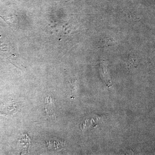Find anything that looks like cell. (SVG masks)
<instances>
[{
    "instance_id": "cell-1",
    "label": "cell",
    "mask_w": 155,
    "mask_h": 155,
    "mask_svg": "<svg viewBox=\"0 0 155 155\" xmlns=\"http://www.w3.org/2000/svg\"><path fill=\"white\" fill-rule=\"evenodd\" d=\"M30 139L27 134L24 136L21 139L19 140L17 143V149L22 153H29L30 146Z\"/></svg>"
},
{
    "instance_id": "cell-2",
    "label": "cell",
    "mask_w": 155,
    "mask_h": 155,
    "mask_svg": "<svg viewBox=\"0 0 155 155\" xmlns=\"http://www.w3.org/2000/svg\"><path fill=\"white\" fill-rule=\"evenodd\" d=\"M45 110L47 114L51 118H55L54 113V104L52 101V99L50 96H48L45 98Z\"/></svg>"
},
{
    "instance_id": "cell-3",
    "label": "cell",
    "mask_w": 155,
    "mask_h": 155,
    "mask_svg": "<svg viewBox=\"0 0 155 155\" xmlns=\"http://www.w3.org/2000/svg\"><path fill=\"white\" fill-rule=\"evenodd\" d=\"M48 147L49 149L52 150L53 151L61 149L62 148L61 147H59V144H64V143H61L60 140H58L50 139L47 142Z\"/></svg>"
}]
</instances>
